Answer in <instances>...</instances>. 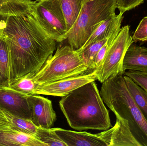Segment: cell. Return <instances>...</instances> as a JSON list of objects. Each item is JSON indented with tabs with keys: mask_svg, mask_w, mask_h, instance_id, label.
Segmentation results:
<instances>
[{
	"mask_svg": "<svg viewBox=\"0 0 147 146\" xmlns=\"http://www.w3.org/2000/svg\"><path fill=\"white\" fill-rule=\"evenodd\" d=\"M2 37L8 51L11 84L39 71L57 49L56 41L40 25L33 9L9 16Z\"/></svg>",
	"mask_w": 147,
	"mask_h": 146,
	"instance_id": "6da1fadb",
	"label": "cell"
},
{
	"mask_svg": "<svg viewBox=\"0 0 147 146\" xmlns=\"http://www.w3.org/2000/svg\"><path fill=\"white\" fill-rule=\"evenodd\" d=\"M59 104L68 124L73 129L105 131L111 127L109 111L95 81L62 97Z\"/></svg>",
	"mask_w": 147,
	"mask_h": 146,
	"instance_id": "7a4b0ae2",
	"label": "cell"
},
{
	"mask_svg": "<svg viewBox=\"0 0 147 146\" xmlns=\"http://www.w3.org/2000/svg\"><path fill=\"white\" fill-rule=\"evenodd\" d=\"M123 75L110 77L102 83L100 95L116 117L127 121L140 146H147V121L129 92Z\"/></svg>",
	"mask_w": 147,
	"mask_h": 146,
	"instance_id": "3957f363",
	"label": "cell"
},
{
	"mask_svg": "<svg viewBox=\"0 0 147 146\" xmlns=\"http://www.w3.org/2000/svg\"><path fill=\"white\" fill-rule=\"evenodd\" d=\"M117 0H89L82 7L76 21L67 34L70 46L81 48L99 24L116 15Z\"/></svg>",
	"mask_w": 147,
	"mask_h": 146,
	"instance_id": "277c9868",
	"label": "cell"
},
{
	"mask_svg": "<svg viewBox=\"0 0 147 146\" xmlns=\"http://www.w3.org/2000/svg\"><path fill=\"white\" fill-rule=\"evenodd\" d=\"M88 66L77 50L70 45L57 49L32 79L37 85L86 73Z\"/></svg>",
	"mask_w": 147,
	"mask_h": 146,
	"instance_id": "5b68a950",
	"label": "cell"
},
{
	"mask_svg": "<svg viewBox=\"0 0 147 146\" xmlns=\"http://www.w3.org/2000/svg\"><path fill=\"white\" fill-rule=\"evenodd\" d=\"M129 27L127 25L121 28L103 60L94 70L97 79L101 83L110 77L123 75L126 72L123 69V59L128 49L134 42L129 32Z\"/></svg>",
	"mask_w": 147,
	"mask_h": 146,
	"instance_id": "8992f818",
	"label": "cell"
},
{
	"mask_svg": "<svg viewBox=\"0 0 147 146\" xmlns=\"http://www.w3.org/2000/svg\"><path fill=\"white\" fill-rule=\"evenodd\" d=\"M33 11L37 21L47 35L57 42L67 39V24L59 0L36 1Z\"/></svg>",
	"mask_w": 147,
	"mask_h": 146,
	"instance_id": "52a82bcc",
	"label": "cell"
},
{
	"mask_svg": "<svg viewBox=\"0 0 147 146\" xmlns=\"http://www.w3.org/2000/svg\"><path fill=\"white\" fill-rule=\"evenodd\" d=\"M97 80L95 71L88 74L66 78L43 85H38L34 91L33 95L42 94L63 97L84 85Z\"/></svg>",
	"mask_w": 147,
	"mask_h": 146,
	"instance_id": "ba28073f",
	"label": "cell"
},
{
	"mask_svg": "<svg viewBox=\"0 0 147 146\" xmlns=\"http://www.w3.org/2000/svg\"><path fill=\"white\" fill-rule=\"evenodd\" d=\"M67 146H110L112 127L102 133L92 134L63 129L53 128Z\"/></svg>",
	"mask_w": 147,
	"mask_h": 146,
	"instance_id": "9c48e42d",
	"label": "cell"
},
{
	"mask_svg": "<svg viewBox=\"0 0 147 146\" xmlns=\"http://www.w3.org/2000/svg\"><path fill=\"white\" fill-rule=\"evenodd\" d=\"M28 95L10 87H0V109L9 114L32 120V113L28 99Z\"/></svg>",
	"mask_w": 147,
	"mask_h": 146,
	"instance_id": "30bf717a",
	"label": "cell"
},
{
	"mask_svg": "<svg viewBox=\"0 0 147 146\" xmlns=\"http://www.w3.org/2000/svg\"><path fill=\"white\" fill-rule=\"evenodd\" d=\"M33 123L38 127L51 128L57 119L51 101L41 96L28 95Z\"/></svg>",
	"mask_w": 147,
	"mask_h": 146,
	"instance_id": "8fae6325",
	"label": "cell"
},
{
	"mask_svg": "<svg viewBox=\"0 0 147 146\" xmlns=\"http://www.w3.org/2000/svg\"><path fill=\"white\" fill-rule=\"evenodd\" d=\"M123 67L125 71L131 70L147 73V48L133 43L125 54Z\"/></svg>",
	"mask_w": 147,
	"mask_h": 146,
	"instance_id": "7c38bea8",
	"label": "cell"
},
{
	"mask_svg": "<svg viewBox=\"0 0 147 146\" xmlns=\"http://www.w3.org/2000/svg\"><path fill=\"white\" fill-rule=\"evenodd\" d=\"M123 14L120 13L102 21L82 46L108 39L116 32L120 31L123 19Z\"/></svg>",
	"mask_w": 147,
	"mask_h": 146,
	"instance_id": "4fadbf2b",
	"label": "cell"
},
{
	"mask_svg": "<svg viewBox=\"0 0 147 146\" xmlns=\"http://www.w3.org/2000/svg\"><path fill=\"white\" fill-rule=\"evenodd\" d=\"M110 146H140L132 135L127 121L116 117Z\"/></svg>",
	"mask_w": 147,
	"mask_h": 146,
	"instance_id": "5bb4252c",
	"label": "cell"
},
{
	"mask_svg": "<svg viewBox=\"0 0 147 146\" xmlns=\"http://www.w3.org/2000/svg\"><path fill=\"white\" fill-rule=\"evenodd\" d=\"M0 146H47L30 135L14 130H0Z\"/></svg>",
	"mask_w": 147,
	"mask_h": 146,
	"instance_id": "9a60e30c",
	"label": "cell"
},
{
	"mask_svg": "<svg viewBox=\"0 0 147 146\" xmlns=\"http://www.w3.org/2000/svg\"><path fill=\"white\" fill-rule=\"evenodd\" d=\"M35 2L31 0H0V14L18 15L33 9Z\"/></svg>",
	"mask_w": 147,
	"mask_h": 146,
	"instance_id": "2e32d148",
	"label": "cell"
},
{
	"mask_svg": "<svg viewBox=\"0 0 147 146\" xmlns=\"http://www.w3.org/2000/svg\"><path fill=\"white\" fill-rule=\"evenodd\" d=\"M0 111L6 118L10 129L33 135L35 137L38 127L31 120L18 117L0 109Z\"/></svg>",
	"mask_w": 147,
	"mask_h": 146,
	"instance_id": "e0dca14e",
	"label": "cell"
},
{
	"mask_svg": "<svg viewBox=\"0 0 147 146\" xmlns=\"http://www.w3.org/2000/svg\"><path fill=\"white\" fill-rule=\"evenodd\" d=\"M123 77L129 92L147 121V92L128 76Z\"/></svg>",
	"mask_w": 147,
	"mask_h": 146,
	"instance_id": "ac0fdd59",
	"label": "cell"
},
{
	"mask_svg": "<svg viewBox=\"0 0 147 146\" xmlns=\"http://www.w3.org/2000/svg\"><path fill=\"white\" fill-rule=\"evenodd\" d=\"M59 1L66 20L68 32L76 21L82 7L89 0Z\"/></svg>",
	"mask_w": 147,
	"mask_h": 146,
	"instance_id": "d6986e66",
	"label": "cell"
},
{
	"mask_svg": "<svg viewBox=\"0 0 147 146\" xmlns=\"http://www.w3.org/2000/svg\"><path fill=\"white\" fill-rule=\"evenodd\" d=\"M10 67L8 51L6 41L0 37V87H9Z\"/></svg>",
	"mask_w": 147,
	"mask_h": 146,
	"instance_id": "ffe728a7",
	"label": "cell"
},
{
	"mask_svg": "<svg viewBox=\"0 0 147 146\" xmlns=\"http://www.w3.org/2000/svg\"><path fill=\"white\" fill-rule=\"evenodd\" d=\"M35 137L47 146H67L53 128L38 127Z\"/></svg>",
	"mask_w": 147,
	"mask_h": 146,
	"instance_id": "44dd1931",
	"label": "cell"
},
{
	"mask_svg": "<svg viewBox=\"0 0 147 146\" xmlns=\"http://www.w3.org/2000/svg\"><path fill=\"white\" fill-rule=\"evenodd\" d=\"M33 73L28 74L11 84L9 87L15 91L26 95H33L36 86L32 79Z\"/></svg>",
	"mask_w": 147,
	"mask_h": 146,
	"instance_id": "7402d4cb",
	"label": "cell"
},
{
	"mask_svg": "<svg viewBox=\"0 0 147 146\" xmlns=\"http://www.w3.org/2000/svg\"><path fill=\"white\" fill-rule=\"evenodd\" d=\"M108 39L91 43L86 46H82L77 50L80 55L87 64L88 69L90 66L95 56L106 43Z\"/></svg>",
	"mask_w": 147,
	"mask_h": 146,
	"instance_id": "603a6c76",
	"label": "cell"
},
{
	"mask_svg": "<svg viewBox=\"0 0 147 146\" xmlns=\"http://www.w3.org/2000/svg\"><path fill=\"white\" fill-rule=\"evenodd\" d=\"M120 31L116 32L109 37L108 38V40L106 41V43L98 51V52L95 56L90 66L87 69V72L86 74L92 73L99 66L102 61L103 60L107 51L109 49L112 43H113L114 39H115L119 33L120 32Z\"/></svg>",
	"mask_w": 147,
	"mask_h": 146,
	"instance_id": "cb8c5ba5",
	"label": "cell"
},
{
	"mask_svg": "<svg viewBox=\"0 0 147 146\" xmlns=\"http://www.w3.org/2000/svg\"><path fill=\"white\" fill-rule=\"evenodd\" d=\"M124 75L131 78L137 85L147 92V73L128 70Z\"/></svg>",
	"mask_w": 147,
	"mask_h": 146,
	"instance_id": "d4e9b609",
	"label": "cell"
},
{
	"mask_svg": "<svg viewBox=\"0 0 147 146\" xmlns=\"http://www.w3.org/2000/svg\"><path fill=\"white\" fill-rule=\"evenodd\" d=\"M134 42L147 41V16L144 17L140 22L133 37Z\"/></svg>",
	"mask_w": 147,
	"mask_h": 146,
	"instance_id": "484cf974",
	"label": "cell"
},
{
	"mask_svg": "<svg viewBox=\"0 0 147 146\" xmlns=\"http://www.w3.org/2000/svg\"><path fill=\"white\" fill-rule=\"evenodd\" d=\"M145 0H117V8L120 13L123 14L126 11L135 8L144 2Z\"/></svg>",
	"mask_w": 147,
	"mask_h": 146,
	"instance_id": "4316f807",
	"label": "cell"
},
{
	"mask_svg": "<svg viewBox=\"0 0 147 146\" xmlns=\"http://www.w3.org/2000/svg\"><path fill=\"white\" fill-rule=\"evenodd\" d=\"M11 130L9 124L0 111V130Z\"/></svg>",
	"mask_w": 147,
	"mask_h": 146,
	"instance_id": "83f0119b",
	"label": "cell"
},
{
	"mask_svg": "<svg viewBox=\"0 0 147 146\" xmlns=\"http://www.w3.org/2000/svg\"><path fill=\"white\" fill-rule=\"evenodd\" d=\"M8 16L9 15L0 14V37H2Z\"/></svg>",
	"mask_w": 147,
	"mask_h": 146,
	"instance_id": "f1b7e54d",
	"label": "cell"
},
{
	"mask_svg": "<svg viewBox=\"0 0 147 146\" xmlns=\"http://www.w3.org/2000/svg\"><path fill=\"white\" fill-rule=\"evenodd\" d=\"M46 1V0H37V1Z\"/></svg>",
	"mask_w": 147,
	"mask_h": 146,
	"instance_id": "f546056e",
	"label": "cell"
}]
</instances>
